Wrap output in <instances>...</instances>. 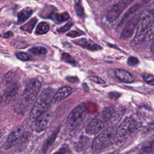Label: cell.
I'll return each mask as SVG.
<instances>
[{
    "label": "cell",
    "instance_id": "1",
    "mask_svg": "<svg viewBox=\"0 0 154 154\" xmlns=\"http://www.w3.org/2000/svg\"><path fill=\"white\" fill-rule=\"evenodd\" d=\"M52 94V91L50 89H46L40 94L30 112L29 120L31 122H34L46 112L53 97Z\"/></svg>",
    "mask_w": 154,
    "mask_h": 154
},
{
    "label": "cell",
    "instance_id": "2",
    "mask_svg": "<svg viewBox=\"0 0 154 154\" xmlns=\"http://www.w3.org/2000/svg\"><path fill=\"white\" fill-rule=\"evenodd\" d=\"M153 20V14L149 11H146L139 18L137 24V31L134 37L132 42L135 44H139L144 40L146 33L148 27Z\"/></svg>",
    "mask_w": 154,
    "mask_h": 154
},
{
    "label": "cell",
    "instance_id": "3",
    "mask_svg": "<svg viewBox=\"0 0 154 154\" xmlns=\"http://www.w3.org/2000/svg\"><path fill=\"white\" fill-rule=\"evenodd\" d=\"M40 88L41 83L38 79H31L26 84L22 94V100L24 103H31L37 96Z\"/></svg>",
    "mask_w": 154,
    "mask_h": 154
},
{
    "label": "cell",
    "instance_id": "4",
    "mask_svg": "<svg viewBox=\"0 0 154 154\" xmlns=\"http://www.w3.org/2000/svg\"><path fill=\"white\" fill-rule=\"evenodd\" d=\"M87 113V107L82 103L75 107L69 114L67 119V125L69 126H76L80 124L84 119Z\"/></svg>",
    "mask_w": 154,
    "mask_h": 154
},
{
    "label": "cell",
    "instance_id": "5",
    "mask_svg": "<svg viewBox=\"0 0 154 154\" xmlns=\"http://www.w3.org/2000/svg\"><path fill=\"white\" fill-rule=\"evenodd\" d=\"M137 123L132 117L126 118L120 124L116 132V136L120 140L126 139L135 129Z\"/></svg>",
    "mask_w": 154,
    "mask_h": 154
},
{
    "label": "cell",
    "instance_id": "6",
    "mask_svg": "<svg viewBox=\"0 0 154 154\" xmlns=\"http://www.w3.org/2000/svg\"><path fill=\"white\" fill-rule=\"evenodd\" d=\"M134 0H120L111 7L106 14V20L112 22L117 20L122 13L130 5Z\"/></svg>",
    "mask_w": 154,
    "mask_h": 154
},
{
    "label": "cell",
    "instance_id": "7",
    "mask_svg": "<svg viewBox=\"0 0 154 154\" xmlns=\"http://www.w3.org/2000/svg\"><path fill=\"white\" fill-rule=\"evenodd\" d=\"M115 132L111 129H107L99 134L93 141L92 147L95 149H100L108 144L113 138Z\"/></svg>",
    "mask_w": 154,
    "mask_h": 154
},
{
    "label": "cell",
    "instance_id": "8",
    "mask_svg": "<svg viewBox=\"0 0 154 154\" xmlns=\"http://www.w3.org/2000/svg\"><path fill=\"white\" fill-rule=\"evenodd\" d=\"M7 86V88L5 90L2 96V100L6 103H9L14 100L20 90V84L16 81Z\"/></svg>",
    "mask_w": 154,
    "mask_h": 154
},
{
    "label": "cell",
    "instance_id": "9",
    "mask_svg": "<svg viewBox=\"0 0 154 154\" xmlns=\"http://www.w3.org/2000/svg\"><path fill=\"white\" fill-rule=\"evenodd\" d=\"M105 122L99 119L98 117L93 119L87 125L86 132L87 134L93 135L99 132L104 127Z\"/></svg>",
    "mask_w": 154,
    "mask_h": 154
},
{
    "label": "cell",
    "instance_id": "10",
    "mask_svg": "<svg viewBox=\"0 0 154 154\" xmlns=\"http://www.w3.org/2000/svg\"><path fill=\"white\" fill-rule=\"evenodd\" d=\"M138 19H139L138 17L135 16L133 19H131L128 22L127 24L126 25L125 27L124 28V29L123 30L121 34V35H120L121 38L126 39L129 38L130 36H131L134 29L137 26V24L138 21Z\"/></svg>",
    "mask_w": 154,
    "mask_h": 154
},
{
    "label": "cell",
    "instance_id": "11",
    "mask_svg": "<svg viewBox=\"0 0 154 154\" xmlns=\"http://www.w3.org/2000/svg\"><path fill=\"white\" fill-rule=\"evenodd\" d=\"M76 45H79L82 48L87 49L90 51H98L102 49V47L91 41V40H88L85 38H81L79 39L75 40L73 41Z\"/></svg>",
    "mask_w": 154,
    "mask_h": 154
},
{
    "label": "cell",
    "instance_id": "12",
    "mask_svg": "<svg viewBox=\"0 0 154 154\" xmlns=\"http://www.w3.org/2000/svg\"><path fill=\"white\" fill-rule=\"evenodd\" d=\"M22 131H23L22 127L19 126L16 128L15 129H14L10 134V135L7 138V142L5 145V147L6 149H8L14 144V143L17 141L18 138L21 135Z\"/></svg>",
    "mask_w": 154,
    "mask_h": 154
},
{
    "label": "cell",
    "instance_id": "13",
    "mask_svg": "<svg viewBox=\"0 0 154 154\" xmlns=\"http://www.w3.org/2000/svg\"><path fill=\"white\" fill-rule=\"evenodd\" d=\"M72 92V89L70 87L66 86L60 88L54 95L52 100L54 102H58L69 96Z\"/></svg>",
    "mask_w": 154,
    "mask_h": 154
},
{
    "label": "cell",
    "instance_id": "14",
    "mask_svg": "<svg viewBox=\"0 0 154 154\" xmlns=\"http://www.w3.org/2000/svg\"><path fill=\"white\" fill-rule=\"evenodd\" d=\"M115 75L116 77L121 81L126 83L132 82L134 81V78L133 76L128 71L121 69H117L115 70Z\"/></svg>",
    "mask_w": 154,
    "mask_h": 154
},
{
    "label": "cell",
    "instance_id": "15",
    "mask_svg": "<svg viewBox=\"0 0 154 154\" xmlns=\"http://www.w3.org/2000/svg\"><path fill=\"white\" fill-rule=\"evenodd\" d=\"M34 122L35 125V130L37 132H40L43 131L47 126L49 122V116L45 113L41 117H40L37 120H36Z\"/></svg>",
    "mask_w": 154,
    "mask_h": 154
},
{
    "label": "cell",
    "instance_id": "16",
    "mask_svg": "<svg viewBox=\"0 0 154 154\" xmlns=\"http://www.w3.org/2000/svg\"><path fill=\"white\" fill-rule=\"evenodd\" d=\"M32 10L29 7L20 10L17 14V24H22L25 22L32 15Z\"/></svg>",
    "mask_w": 154,
    "mask_h": 154
},
{
    "label": "cell",
    "instance_id": "17",
    "mask_svg": "<svg viewBox=\"0 0 154 154\" xmlns=\"http://www.w3.org/2000/svg\"><path fill=\"white\" fill-rule=\"evenodd\" d=\"M114 112H115V110L113 107L112 106L106 107L104 108V109L102 111L100 114H99L97 117L102 122H106L113 116Z\"/></svg>",
    "mask_w": 154,
    "mask_h": 154
},
{
    "label": "cell",
    "instance_id": "18",
    "mask_svg": "<svg viewBox=\"0 0 154 154\" xmlns=\"http://www.w3.org/2000/svg\"><path fill=\"white\" fill-rule=\"evenodd\" d=\"M142 5V3H138V4H135L134 5H133L132 7H131V8H129V10H128V11L125 14V15L123 16V17H122L120 22V24L119 25L121 26L125 22V21L132 15L134 13H135L138 10H139L140 8V7H141Z\"/></svg>",
    "mask_w": 154,
    "mask_h": 154
},
{
    "label": "cell",
    "instance_id": "19",
    "mask_svg": "<svg viewBox=\"0 0 154 154\" xmlns=\"http://www.w3.org/2000/svg\"><path fill=\"white\" fill-rule=\"evenodd\" d=\"M17 74L13 70L7 72L3 78V82L5 85H8L16 81Z\"/></svg>",
    "mask_w": 154,
    "mask_h": 154
},
{
    "label": "cell",
    "instance_id": "20",
    "mask_svg": "<svg viewBox=\"0 0 154 154\" xmlns=\"http://www.w3.org/2000/svg\"><path fill=\"white\" fill-rule=\"evenodd\" d=\"M37 23V19L36 17H33L30 20H29L27 23L22 25L20 27V29L24 31L31 33L32 32Z\"/></svg>",
    "mask_w": 154,
    "mask_h": 154
},
{
    "label": "cell",
    "instance_id": "21",
    "mask_svg": "<svg viewBox=\"0 0 154 154\" xmlns=\"http://www.w3.org/2000/svg\"><path fill=\"white\" fill-rule=\"evenodd\" d=\"M58 133V130H56L54 132H52L47 138V140H46L45 144L43 146V151L44 152H46L47 151V150L48 149V148L52 144V143H54V141H55L57 135Z\"/></svg>",
    "mask_w": 154,
    "mask_h": 154
},
{
    "label": "cell",
    "instance_id": "22",
    "mask_svg": "<svg viewBox=\"0 0 154 154\" xmlns=\"http://www.w3.org/2000/svg\"><path fill=\"white\" fill-rule=\"evenodd\" d=\"M70 17L69 14L67 12H64L62 13H54L52 14L51 18L54 19L57 23H62Z\"/></svg>",
    "mask_w": 154,
    "mask_h": 154
},
{
    "label": "cell",
    "instance_id": "23",
    "mask_svg": "<svg viewBox=\"0 0 154 154\" xmlns=\"http://www.w3.org/2000/svg\"><path fill=\"white\" fill-rule=\"evenodd\" d=\"M49 29V25L45 22H42L39 23L35 29V34L41 35L46 34Z\"/></svg>",
    "mask_w": 154,
    "mask_h": 154
},
{
    "label": "cell",
    "instance_id": "24",
    "mask_svg": "<svg viewBox=\"0 0 154 154\" xmlns=\"http://www.w3.org/2000/svg\"><path fill=\"white\" fill-rule=\"evenodd\" d=\"M29 52L31 54L36 55H45L48 51L46 48L41 46H37L35 47H32L29 49Z\"/></svg>",
    "mask_w": 154,
    "mask_h": 154
},
{
    "label": "cell",
    "instance_id": "25",
    "mask_svg": "<svg viewBox=\"0 0 154 154\" xmlns=\"http://www.w3.org/2000/svg\"><path fill=\"white\" fill-rule=\"evenodd\" d=\"M154 39V20L150 23L147 32L146 33V35L144 37V40L146 41H150Z\"/></svg>",
    "mask_w": 154,
    "mask_h": 154
},
{
    "label": "cell",
    "instance_id": "26",
    "mask_svg": "<svg viewBox=\"0 0 154 154\" xmlns=\"http://www.w3.org/2000/svg\"><path fill=\"white\" fill-rule=\"evenodd\" d=\"M75 10L77 14V15L80 17H83L84 16V8L82 5L80 0H78L76 1L75 4Z\"/></svg>",
    "mask_w": 154,
    "mask_h": 154
},
{
    "label": "cell",
    "instance_id": "27",
    "mask_svg": "<svg viewBox=\"0 0 154 154\" xmlns=\"http://www.w3.org/2000/svg\"><path fill=\"white\" fill-rule=\"evenodd\" d=\"M61 58L64 61H65L67 63L70 64L73 66H75L76 64V61L68 53H66V52L63 53L62 55H61Z\"/></svg>",
    "mask_w": 154,
    "mask_h": 154
},
{
    "label": "cell",
    "instance_id": "28",
    "mask_svg": "<svg viewBox=\"0 0 154 154\" xmlns=\"http://www.w3.org/2000/svg\"><path fill=\"white\" fill-rule=\"evenodd\" d=\"M16 57L22 61H29L31 59V57L25 52H19L16 54Z\"/></svg>",
    "mask_w": 154,
    "mask_h": 154
},
{
    "label": "cell",
    "instance_id": "29",
    "mask_svg": "<svg viewBox=\"0 0 154 154\" xmlns=\"http://www.w3.org/2000/svg\"><path fill=\"white\" fill-rule=\"evenodd\" d=\"M144 81L150 85H154V76L150 74H144L143 75Z\"/></svg>",
    "mask_w": 154,
    "mask_h": 154
},
{
    "label": "cell",
    "instance_id": "30",
    "mask_svg": "<svg viewBox=\"0 0 154 154\" xmlns=\"http://www.w3.org/2000/svg\"><path fill=\"white\" fill-rule=\"evenodd\" d=\"M12 45L17 48H24L28 46V44H26V43H25V41H21V40L13 41L12 42Z\"/></svg>",
    "mask_w": 154,
    "mask_h": 154
},
{
    "label": "cell",
    "instance_id": "31",
    "mask_svg": "<svg viewBox=\"0 0 154 154\" xmlns=\"http://www.w3.org/2000/svg\"><path fill=\"white\" fill-rule=\"evenodd\" d=\"M72 26V22L69 21V22H67L66 24H65L62 27H60V28H58L57 31L58 32H65L67 31H68L71 28Z\"/></svg>",
    "mask_w": 154,
    "mask_h": 154
},
{
    "label": "cell",
    "instance_id": "32",
    "mask_svg": "<svg viewBox=\"0 0 154 154\" xmlns=\"http://www.w3.org/2000/svg\"><path fill=\"white\" fill-rule=\"evenodd\" d=\"M128 64L129 66H136L139 63V61L136 58V57H130L128 60Z\"/></svg>",
    "mask_w": 154,
    "mask_h": 154
},
{
    "label": "cell",
    "instance_id": "33",
    "mask_svg": "<svg viewBox=\"0 0 154 154\" xmlns=\"http://www.w3.org/2000/svg\"><path fill=\"white\" fill-rule=\"evenodd\" d=\"M85 34V33H84L82 31H71L70 32H69L66 35L67 36L71 37H76L78 36H80L81 35Z\"/></svg>",
    "mask_w": 154,
    "mask_h": 154
},
{
    "label": "cell",
    "instance_id": "34",
    "mask_svg": "<svg viewBox=\"0 0 154 154\" xmlns=\"http://www.w3.org/2000/svg\"><path fill=\"white\" fill-rule=\"evenodd\" d=\"M89 79L95 83H97V84H103L105 82L103 79H102L100 78L97 77V76H90L89 78Z\"/></svg>",
    "mask_w": 154,
    "mask_h": 154
},
{
    "label": "cell",
    "instance_id": "35",
    "mask_svg": "<svg viewBox=\"0 0 154 154\" xmlns=\"http://www.w3.org/2000/svg\"><path fill=\"white\" fill-rule=\"evenodd\" d=\"M67 150V146H63L61 149H60L55 153L54 154H65Z\"/></svg>",
    "mask_w": 154,
    "mask_h": 154
},
{
    "label": "cell",
    "instance_id": "36",
    "mask_svg": "<svg viewBox=\"0 0 154 154\" xmlns=\"http://www.w3.org/2000/svg\"><path fill=\"white\" fill-rule=\"evenodd\" d=\"M67 80L71 82H78L79 81V79L76 76H68L66 78Z\"/></svg>",
    "mask_w": 154,
    "mask_h": 154
},
{
    "label": "cell",
    "instance_id": "37",
    "mask_svg": "<svg viewBox=\"0 0 154 154\" xmlns=\"http://www.w3.org/2000/svg\"><path fill=\"white\" fill-rule=\"evenodd\" d=\"M120 96V94L116 92H111L109 93V96L111 99H117Z\"/></svg>",
    "mask_w": 154,
    "mask_h": 154
},
{
    "label": "cell",
    "instance_id": "38",
    "mask_svg": "<svg viewBox=\"0 0 154 154\" xmlns=\"http://www.w3.org/2000/svg\"><path fill=\"white\" fill-rule=\"evenodd\" d=\"M3 36H4V37L8 38H10V37L13 36V33L11 31H8L5 32L3 34Z\"/></svg>",
    "mask_w": 154,
    "mask_h": 154
},
{
    "label": "cell",
    "instance_id": "39",
    "mask_svg": "<svg viewBox=\"0 0 154 154\" xmlns=\"http://www.w3.org/2000/svg\"><path fill=\"white\" fill-rule=\"evenodd\" d=\"M151 51L154 54V39L153 40V42H152V45H151Z\"/></svg>",
    "mask_w": 154,
    "mask_h": 154
},
{
    "label": "cell",
    "instance_id": "40",
    "mask_svg": "<svg viewBox=\"0 0 154 154\" xmlns=\"http://www.w3.org/2000/svg\"><path fill=\"white\" fill-rule=\"evenodd\" d=\"M150 1V0H142V2H143V3L146 4V3L149 2Z\"/></svg>",
    "mask_w": 154,
    "mask_h": 154
}]
</instances>
